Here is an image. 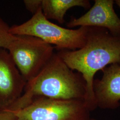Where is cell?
I'll use <instances>...</instances> for the list:
<instances>
[{"instance_id": "obj_7", "label": "cell", "mask_w": 120, "mask_h": 120, "mask_svg": "<svg viewBox=\"0 0 120 120\" xmlns=\"http://www.w3.org/2000/svg\"><path fill=\"white\" fill-rule=\"evenodd\" d=\"M114 3L113 0H95L87 13L78 18L72 17L66 26L102 28L112 34L120 35V19L113 8Z\"/></svg>"}, {"instance_id": "obj_9", "label": "cell", "mask_w": 120, "mask_h": 120, "mask_svg": "<svg viewBox=\"0 0 120 120\" xmlns=\"http://www.w3.org/2000/svg\"><path fill=\"white\" fill-rule=\"evenodd\" d=\"M74 7L87 9L91 8V4L88 0H41V8L45 17L60 24L64 23L65 14Z\"/></svg>"}, {"instance_id": "obj_13", "label": "cell", "mask_w": 120, "mask_h": 120, "mask_svg": "<svg viewBox=\"0 0 120 120\" xmlns=\"http://www.w3.org/2000/svg\"><path fill=\"white\" fill-rule=\"evenodd\" d=\"M114 2L120 8V0H116L114 1Z\"/></svg>"}, {"instance_id": "obj_4", "label": "cell", "mask_w": 120, "mask_h": 120, "mask_svg": "<svg viewBox=\"0 0 120 120\" xmlns=\"http://www.w3.org/2000/svg\"><path fill=\"white\" fill-rule=\"evenodd\" d=\"M90 110L83 100L40 97L20 109L9 112L16 120H89Z\"/></svg>"}, {"instance_id": "obj_1", "label": "cell", "mask_w": 120, "mask_h": 120, "mask_svg": "<svg viewBox=\"0 0 120 120\" xmlns=\"http://www.w3.org/2000/svg\"><path fill=\"white\" fill-rule=\"evenodd\" d=\"M57 53L70 69L82 74L86 83L85 102L90 111L94 110L97 107L93 91L95 74L108 65L120 64V35L102 28L89 27L83 47Z\"/></svg>"}, {"instance_id": "obj_5", "label": "cell", "mask_w": 120, "mask_h": 120, "mask_svg": "<svg viewBox=\"0 0 120 120\" xmlns=\"http://www.w3.org/2000/svg\"><path fill=\"white\" fill-rule=\"evenodd\" d=\"M55 47L38 38L16 35L7 50L26 82L34 78L55 53Z\"/></svg>"}, {"instance_id": "obj_10", "label": "cell", "mask_w": 120, "mask_h": 120, "mask_svg": "<svg viewBox=\"0 0 120 120\" xmlns=\"http://www.w3.org/2000/svg\"><path fill=\"white\" fill-rule=\"evenodd\" d=\"M10 27L0 18V48L8 49L16 36L10 33Z\"/></svg>"}, {"instance_id": "obj_12", "label": "cell", "mask_w": 120, "mask_h": 120, "mask_svg": "<svg viewBox=\"0 0 120 120\" xmlns=\"http://www.w3.org/2000/svg\"><path fill=\"white\" fill-rule=\"evenodd\" d=\"M0 120H16V119L11 112H0Z\"/></svg>"}, {"instance_id": "obj_2", "label": "cell", "mask_w": 120, "mask_h": 120, "mask_svg": "<svg viewBox=\"0 0 120 120\" xmlns=\"http://www.w3.org/2000/svg\"><path fill=\"white\" fill-rule=\"evenodd\" d=\"M86 95L82 74L70 69L57 52L34 78L26 82L22 96L6 111L22 109L37 97L85 101Z\"/></svg>"}, {"instance_id": "obj_8", "label": "cell", "mask_w": 120, "mask_h": 120, "mask_svg": "<svg viewBox=\"0 0 120 120\" xmlns=\"http://www.w3.org/2000/svg\"><path fill=\"white\" fill-rule=\"evenodd\" d=\"M101 79L94 80L93 91L97 107L114 109L120 106V64H114L101 70Z\"/></svg>"}, {"instance_id": "obj_3", "label": "cell", "mask_w": 120, "mask_h": 120, "mask_svg": "<svg viewBox=\"0 0 120 120\" xmlns=\"http://www.w3.org/2000/svg\"><path fill=\"white\" fill-rule=\"evenodd\" d=\"M89 27L81 26L72 30L63 28L45 17L40 8L28 21L10 27L13 35L33 36L48 43L59 51L75 50L86 44Z\"/></svg>"}, {"instance_id": "obj_11", "label": "cell", "mask_w": 120, "mask_h": 120, "mask_svg": "<svg viewBox=\"0 0 120 120\" xmlns=\"http://www.w3.org/2000/svg\"><path fill=\"white\" fill-rule=\"evenodd\" d=\"M23 3L26 9L33 15L41 8V0H25Z\"/></svg>"}, {"instance_id": "obj_6", "label": "cell", "mask_w": 120, "mask_h": 120, "mask_svg": "<svg viewBox=\"0 0 120 120\" xmlns=\"http://www.w3.org/2000/svg\"><path fill=\"white\" fill-rule=\"evenodd\" d=\"M26 84L8 51L0 48V112L6 111L22 96Z\"/></svg>"}, {"instance_id": "obj_14", "label": "cell", "mask_w": 120, "mask_h": 120, "mask_svg": "<svg viewBox=\"0 0 120 120\" xmlns=\"http://www.w3.org/2000/svg\"><path fill=\"white\" fill-rule=\"evenodd\" d=\"M89 120H96V119H90Z\"/></svg>"}]
</instances>
